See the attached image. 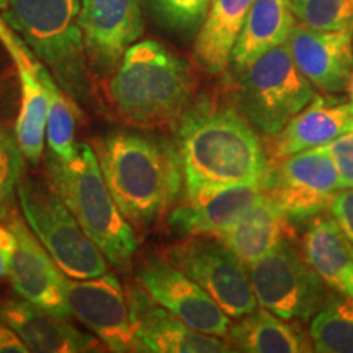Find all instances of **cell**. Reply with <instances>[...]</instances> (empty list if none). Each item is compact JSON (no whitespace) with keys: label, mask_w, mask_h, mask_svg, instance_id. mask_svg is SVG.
I'll return each instance as SVG.
<instances>
[{"label":"cell","mask_w":353,"mask_h":353,"mask_svg":"<svg viewBox=\"0 0 353 353\" xmlns=\"http://www.w3.org/2000/svg\"><path fill=\"white\" fill-rule=\"evenodd\" d=\"M175 144L185 185L265 187L270 156L236 105L210 97L192 101L176 123Z\"/></svg>","instance_id":"6da1fadb"},{"label":"cell","mask_w":353,"mask_h":353,"mask_svg":"<svg viewBox=\"0 0 353 353\" xmlns=\"http://www.w3.org/2000/svg\"><path fill=\"white\" fill-rule=\"evenodd\" d=\"M101 174L132 228H149L169 214L185 188L175 141L118 131L95 141Z\"/></svg>","instance_id":"7a4b0ae2"},{"label":"cell","mask_w":353,"mask_h":353,"mask_svg":"<svg viewBox=\"0 0 353 353\" xmlns=\"http://www.w3.org/2000/svg\"><path fill=\"white\" fill-rule=\"evenodd\" d=\"M192 65L156 39L136 41L108 76L103 95L117 121L139 130L176 126L193 101Z\"/></svg>","instance_id":"3957f363"},{"label":"cell","mask_w":353,"mask_h":353,"mask_svg":"<svg viewBox=\"0 0 353 353\" xmlns=\"http://www.w3.org/2000/svg\"><path fill=\"white\" fill-rule=\"evenodd\" d=\"M0 17L44 64L77 107L94 94L83 33L81 0H7Z\"/></svg>","instance_id":"277c9868"},{"label":"cell","mask_w":353,"mask_h":353,"mask_svg":"<svg viewBox=\"0 0 353 353\" xmlns=\"http://www.w3.org/2000/svg\"><path fill=\"white\" fill-rule=\"evenodd\" d=\"M46 180L110 265L130 268L138 252V237L105 182L95 149L79 143L69 161L48 151Z\"/></svg>","instance_id":"5b68a950"},{"label":"cell","mask_w":353,"mask_h":353,"mask_svg":"<svg viewBox=\"0 0 353 353\" xmlns=\"http://www.w3.org/2000/svg\"><path fill=\"white\" fill-rule=\"evenodd\" d=\"M17 198L26 224L64 275L94 278L108 272L107 257L83 232L48 180L21 175Z\"/></svg>","instance_id":"8992f818"},{"label":"cell","mask_w":353,"mask_h":353,"mask_svg":"<svg viewBox=\"0 0 353 353\" xmlns=\"http://www.w3.org/2000/svg\"><path fill=\"white\" fill-rule=\"evenodd\" d=\"M239 72L237 108L250 125L273 138L316 97L288 44L272 48Z\"/></svg>","instance_id":"52a82bcc"},{"label":"cell","mask_w":353,"mask_h":353,"mask_svg":"<svg viewBox=\"0 0 353 353\" xmlns=\"http://www.w3.org/2000/svg\"><path fill=\"white\" fill-rule=\"evenodd\" d=\"M259 306L288 321H311L327 298V285L290 239L249 265Z\"/></svg>","instance_id":"ba28073f"},{"label":"cell","mask_w":353,"mask_h":353,"mask_svg":"<svg viewBox=\"0 0 353 353\" xmlns=\"http://www.w3.org/2000/svg\"><path fill=\"white\" fill-rule=\"evenodd\" d=\"M164 259L196 281L231 319L259 307L249 267L216 237H185L165 250Z\"/></svg>","instance_id":"9c48e42d"},{"label":"cell","mask_w":353,"mask_h":353,"mask_svg":"<svg viewBox=\"0 0 353 353\" xmlns=\"http://www.w3.org/2000/svg\"><path fill=\"white\" fill-rule=\"evenodd\" d=\"M341 190V174L334 159L322 148L270 161L263 187V192L294 224L327 213Z\"/></svg>","instance_id":"30bf717a"},{"label":"cell","mask_w":353,"mask_h":353,"mask_svg":"<svg viewBox=\"0 0 353 353\" xmlns=\"http://www.w3.org/2000/svg\"><path fill=\"white\" fill-rule=\"evenodd\" d=\"M64 293L72 317L90 329L108 350L139 352L126 291L117 275L108 272L94 278L64 275Z\"/></svg>","instance_id":"8fae6325"},{"label":"cell","mask_w":353,"mask_h":353,"mask_svg":"<svg viewBox=\"0 0 353 353\" xmlns=\"http://www.w3.org/2000/svg\"><path fill=\"white\" fill-rule=\"evenodd\" d=\"M136 281L159 306L167 309L190 327L216 337L228 335L231 317L196 281L164 257L145 260L136 273Z\"/></svg>","instance_id":"7c38bea8"},{"label":"cell","mask_w":353,"mask_h":353,"mask_svg":"<svg viewBox=\"0 0 353 353\" xmlns=\"http://www.w3.org/2000/svg\"><path fill=\"white\" fill-rule=\"evenodd\" d=\"M79 23L90 72L103 79L143 34L141 0H81Z\"/></svg>","instance_id":"4fadbf2b"},{"label":"cell","mask_w":353,"mask_h":353,"mask_svg":"<svg viewBox=\"0 0 353 353\" xmlns=\"http://www.w3.org/2000/svg\"><path fill=\"white\" fill-rule=\"evenodd\" d=\"M6 223L15 234L8 280L21 299L64 319H70V309L64 293V273L57 267L32 229L13 208Z\"/></svg>","instance_id":"5bb4252c"},{"label":"cell","mask_w":353,"mask_h":353,"mask_svg":"<svg viewBox=\"0 0 353 353\" xmlns=\"http://www.w3.org/2000/svg\"><path fill=\"white\" fill-rule=\"evenodd\" d=\"M262 193L257 185H185L167 223L179 236L216 237L239 221Z\"/></svg>","instance_id":"9a60e30c"},{"label":"cell","mask_w":353,"mask_h":353,"mask_svg":"<svg viewBox=\"0 0 353 353\" xmlns=\"http://www.w3.org/2000/svg\"><path fill=\"white\" fill-rule=\"evenodd\" d=\"M0 43L10 56L20 82V110L15 121V138L23 157L39 165L46 143L50 97L44 85V64L28 50L19 34L0 17Z\"/></svg>","instance_id":"2e32d148"},{"label":"cell","mask_w":353,"mask_h":353,"mask_svg":"<svg viewBox=\"0 0 353 353\" xmlns=\"http://www.w3.org/2000/svg\"><path fill=\"white\" fill-rule=\"evenodd\" d=\"M132 330L139 352L154 353H226L229 342L190 327L154 301L143 286L126 293Z\"/></svg>","instance_id":"e0dca14e"},{"label":"cell","mask_w":353,"mask_h":353,"mask_svg":"<svg viewBox=\"0 0 353 353\" xmlns=\"http://www.w3.org/2000/svg\"><path fill=\"white\" fill-rule=\"evenodd\" d=\"M286 44L312 87L329 94L347 90L353 72V28L324 32L296 23Z\"/></svg>","instance_id":"ac0fdd59"},{"label":"cell","mask_w":353,"mask_h":353,"mask_svg":"<svg viewBox=\"0 0 353 353\" xmlns=\"http://www.w3.org/2000/svg\"><path fill=\"white\" fill-rule=\"evenodd\" d=\"M0 319L6 321L25 343L28 352L76 353L99 352L103 342L70 322L26 299L0 301Z\"/></svg>","instance_id":"d6986e66"},{"label":"cell","mask_w":353,"mask_h":353,"mask_svg":"<svg viewBox=\"0 0 353 353\" xmlns=\"http://www.w3.org/2000/svg\"><path fill=\"white\" fill-rule=\"evenodd\" d=\"M353 130V101H335L316 95L276 136L270 138L268 156L278 161L321 148Z\"/></svg>","instance_id":"ffe728a7"},{"label":"cell","mask_w":353,"mask_h":353,"mask_svg":"<svg viewBox=\"0 0 353 353\" xmlns=\"http://www.w3.org/2000/svg\"><path fill=\"white\" fill-rule=\"evenodd\" d=\"M291 224L280 206L263 192L241 219L216 236V239L229 247L249 267L281 241L290 239L293 234Z\"/></svg>","instance_id":"44dd1931"},{"label":"cell","mask_w":353,"mask_h":353,"mask_svg":"<svg viewBox=\"0 0 353 353\" xmlns=\"http://www.w3.org/2000/svg\"><path fill=\"white\" fill-rule=\"evenodd\" d=\"M254 0H213L196 32L193 56L198 65L221 76L231 65L232 50L241 37Z\"/></svg>","instance_id":"7402d4cb"},{"label":"cell","mask_w":353,"mask_h":353,"mask_svg":"<svg viewBox=\"0 0 353 353\" xmlns=\"http://www.w3.org/2000/svg\"><path fill=\"white\" fill-rule=\"evenodd\" d=\"M303 254L327 288L353 299V249L332 216L309 221Z\"/></svg>","instance_id":"603a6c76"},{"label":"cell","mask_w":353,"mask_h":353,"mask_svg":"<svg viewBox=\"0 0 353 353\" xmlns=\"http://www.w3.org/2000/svg\"><path fill=\"white\" fill-rule=\"evenodd\" d=\"M228 342L232 350L247 353H309L314 352L309 334L298 324L257 307L231 324Z\"/></svg>","instance_id":"cb8c5ba5"},{"label":"cell","mask_w":353,"mask_h":353,"mask_svg":"<svg viewBox=\"0 0 353 353\" xmlns=\"http://www.w3.org/2000/svg\"><path fill=\"white\" fill-rule=\"evenodd\" d=\"M296 23L290 0H254L232 50L231 65L241 70L263 52L285 44Z\"/></svg>","instance_id":"d4e9b609"},{"label":"cell","mask_w":353,"mask_h":353,"mask_svg":"<svg viewBox=\"0 0 353 353\" xmlns=\"http://www.w3.org/2000/svg\"><path fill=\"white\" fill-rule=\"evenodd\" d=\"M314 352L353 353V299L330 290L309 325Z\"/></svg>","instance_id":"484cf974"},{"label":"cell","mask_w":353,"mask_h":353,"mask_svg":"<svg viewBox=\"0 0 353 353\" xmlns=\"http://www.w3.org/2000/svg\"><path fill=\"white\" fill-rule=\"evenodd\" d=\"M50 107L46 120V143L54 156L69 161L76 154V112L77 105L65 95V92L54 81L50 70H44Z\"/></svg>","instance_id":"4316f807"},{"label":"cell","mask_w":353,"mask_h":353,"mask_svg":"<svg viewBox=\"0 0 353 353\" xmlns=\"http://www.w3.org/2000/svg\"><path fill=\"white\" fill-rule=\"evenodd\" d=\"M298 23L312 30L353 28V0H290Z\"/></svg>","instance_id":"83f0119b"},{"label":"cell","mask_w":353,"mask_h":353,"mask_svg":"<svg viewBox=\"0 0 353 353\" xmlns=\"http://www.w3.org/2000/svg\"><path fill=\"white\" fill-rule=\"evenodd\" d=\"M159 23L172 32H198L213 0H143Z\"/></svg>","instance_id":"f1b7e54d"},{"label":"cell","mask_w":353,"mask_h":353,"mask_svg":"<svg viewBox=\"0 0 353 353\" xmlns=\"http://www.w3.org/2000/svg\"><path fill=\"white\" fill-rule=\"evenodd\" d=\"M23 154L17 143L15 132L0 125V221H3L13 210V196L23 172Z\"/></svg>","instance_id":"f546056e"},{"label":"cell","mask_w":353,"mask_h":353,"mask_svg":"<svg viewBox=\"0 0 353 353\" xmlns=\"http://www.w3.org/2000/svg\"><path fill=\"white\" fill-rule=\"evenodd\" d=\"M321 148L334 159L343 188H353V130Z\"/></svg>","instance_id":"4dcf8cb0"},{"label":"cell","mask_w":353,"mask_h":353,"mask_svg":"<svg viewBox=\"0 0 353 353\" xmlns=\"http://www.w3.org/2000/svg\"><path fill=\"white\" fill-rule=\"evenodd\" d=\"M330 216L337 221L353 249V188H343L335 195Z\"/></svg>","instance_id":"1f68e13d"},{"label":"cell","mask_w":353,"mask_h":353,"mask_svg":"<svg viewBox=\"0 0 353 353\" xmlns=\"http://www.w3.org/2000/svg\"><path fill=\"white\" fill-rule=\"evenodd\" d=\"M13 252H15V234L6 221H0V280L8 276Z\"/></svg>","instance_id":"d6a6232c"},{"label":"cell","mask_w":353,"mask_h":353,"mask_svg":"<svg viewBox=\"0 0 353 353\" xmlns=\"http://www.w3.org/2000/svg\"><path fill=\"white\" fill-rule=\"evenodd\" d=\"M0 353H28V348L6 321L0 319Z\"/></svg>","instance_id":"836d02e7"},{"label":"cell","mask_w":353,"mask_h":353,"mask_svg":"<svg viewBox=\"0 0 353 353\" xmlns=\"http://www.w3.org/2000/svg\"><path fill=\"white\" fill-rule=\"evenodd\" d=\"M348 92H350V97H352V101H353V72H352V76H350V81H348Z\"/></svg>","instance_id":"e575fe53"},{"label":"cell","mask_w":353,"mask_h":353,"mask_svg":"<svg viewBox=\"0 0 353 353\" xmlns=\"http://www.w3.org/2000/svg\"><path fill=\"white\" fill-rule=\"evenodd\" d=\"M6 2H7V0H0V8L6 6Z\"/></svg>","instance_id":"d590c367"}]
</instances>
